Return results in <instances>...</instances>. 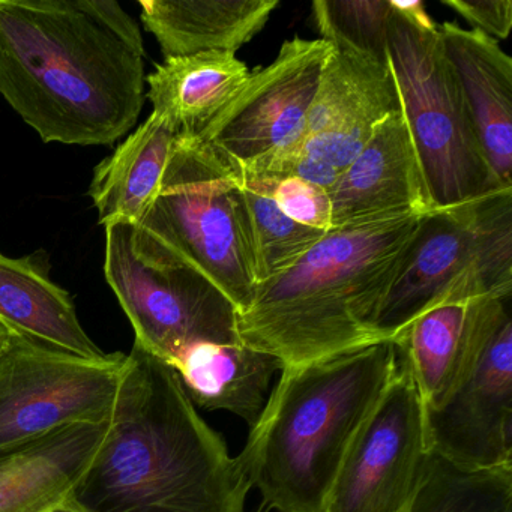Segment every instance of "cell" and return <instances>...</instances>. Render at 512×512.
I'll use <instances>...</instances> for the list:
<instances>
[{
	"label": "cell",
	"instance_id": "cell-17",
	"mask_svg": "<svg viewBox=\"0 0 512 512\" xmlns=\"http://www.w3.org/2000/svg\"><path fill=\"white\" fill-rule=\"evenodd\" d=\"M0 329L77 358L100 361L109 355L86 334L70 293L31 257L0 253Z\"/></svg>",
	"mask_w": 512,
	"mask_h": 512
},
{
	"label": "cell",
	"instance_id": "cell-4",
	"mask_svg": "<svg viewBox=\"0 0 512 512\" xmlns=\"http://www.w3.org/2000/svg\"><path fill=\"white\" fill-rule=\"evenodd\" d=\"M397 365L392 341L283 368L241 454L278 512H322L332 482Z\"/></svg>",
	"mask_w": 512,
	"mask_h": 512
},
{
	"label": "cell",
	"instance_id": "cell-2",
	"mask_svg": "<svg viewBox=\"0 0 512 512\" xmlns=\"http://www.w3.org/2000/svg\"><path fill=\"white\" fill-rule=\"evenodd\" d=\"M250 479L175 368L134 344L73 500L86 512H245Z\"/></svg>",
	"mask_w": 512,
	"mask_h": 512
},
{
	"label": "cell",
	"instance_id": "cell-24",
	"mask_svg": "<svg viewBox=\"0 0 512 512\" xmlns=\"http://www.w3.org/2000/svg\"><path fill=\"white\" fill-rule=\"evenodd\" d=\"M239 194L257 284L289 271L326 235L325 232L296 223L268 197L253 193L241 185Z\"/></svg>",
	"mask_w": 512,
	"mask_h": 512
},
{
	"label": "cell",
	"instance_id": "cell-28",
	"mask_svg": "<svg viewBox=\"0 0 512 512\" xmlns=\"http://www.w3.org/2000/svg\"><path fill=\"white\" fill-rule=\"evenodd\" d=\"M442 4L463 17L473 31L493 40H506L511 34V0H442Z\"/></svg>",
	"mask_w": 512,
	"mask_h": 512
},
{
	"label": "cell",
	"instance_id": "cell-14",
	"mask_svg": "<svg viewBox=\"0 0 512 512\" xmlns=\"http://www.w3.org/2000/svg\"><path fill=\"white\" fill-rule=\"evenodd\" d=\"M332 230L431 211L421 167L400 112L374 131L331 191Z\"/></svg>",
	"mask_w": 512,
	"mask_h": 512
},
{
	"label": "cell",
	"instance_id": "cell-19",
	"mask_svg": "<svg viewBox=\"0 0 512 512\" xmlns=\"http://www.w3.org/2000/svg\"><path fill=\"white\" fill-rule=\"evenodd\" d=\"M179 134L163 116H151L98 164L89 196L104 227L137 226L157 199Z\"/></svg>",
	"mask_w": 512,
	"mask_h": 512
},
{
	"label": "cell",
	"instance_id": "cell-8",
	"mask_svg": "<svg viewBox=\"0 0 512 512\" xmlns=\"http://www.w3.org/2000/svg\"><path fill=\"white\" fill-rule=\"evenodd\" d=\"M511 296L472 302L460 376L437 409L424 410L430 452L460 469L512 464Z\"/></svg>",
	"mask_w": 512,
	"mask_h": 512
},
{
	"label": "cell",
	"instance_id": "cell-5",
	"mask_svg": "<svg viewBox=\"0 0 512 512\" xmlns=\"http://www.w3.org/2000/svg\"><path fill=\"white\" fill-rule=\"evenodd\" d=\"M130 230L140 256L196 272L236 314L251 304L257 281L239 185L211 146L179 137L157 199Z\"/></svg>",
	"mask_w": 512,
	"mask_h": 512
},
{
	"label": "cell",
	"instance_id": "cell-21",
	"mask_svg": "<svg viewBox=\"0 0 512 512\" xmlns=\"http://www.w3.org/2000/svg\"><path fill=\"white\" fill-rule=\"evenodd\" d=\"M248 74L235 53L170 58L146 76V97L152 112L167 119L179 137H196L232 101Z\"/></svg>",
	"mask_w": 512,
	"mask_h": 512
},
{
	"label": "cell",
	"instance_id": "cell-16",
	"mask_svg": "<svg viewBox=\"0 0 512 512\" xmlns=\"http://www.w3.org/2000/svg\"><path fill=\"white\" fill-rule=\"evenodd\" d=\"M109 419L65 425L0 451V512H49L70 500L97 454Z\"/></svg>",
	"mask_w": 512,
	"mask_h": 512
},
{
	"label": "cell",
	"instance_id": "cell-18",
	"mask_svg": "<svg viewBox=\"0 0 512 512\" xmlns=\"http://www.w3.org/2000/svg\"><path fill=\"white\" fill-rule=\"evenodd\" d=\"M143 25L164 58L235 53L263 28L278 0H142Z\"/></svg>",
	"mask_w": 512,
	"mask_h": 512
},
{
	"label": "cell",
	"instance_id": "cell-22",
	"mask_svg": "<svg viewBox=\"0 0 512 512\" xmlns=\"http://www.w3.org/2000/svg\"><path fill=\"white\" fill-rule=\"evenodd\" d=\"M472 302L433 308L392 340L424 410L437 409L460 376L472 332Z\"/></svg>",
	"mask_w": 512,
	"mask_h": 512
},
{
	"label": "cell",
	"instance_id": "cell-11",
	"mask_svg": "<svg viewBox=\"0 0 512 512\" xmlns=\"http://www.w3.org/2000/svg\"><path fill=\"white\" fill-rule=\"evenodd\" d=\"M430 454L424 406L397 355L394 373L356 434L322 512L406 511Z\"/></svg>",
	"mask_w": 512,
	"mask_h": 512
},
{
	"label": "cell",
	"instance_id": "cell-30",
	"mask_svg": "<svg viewBox=\"0 0 512 512\" xmlns=\"http://www.w3.org/2000/svg\"><path fill=\"white\" fill-rule=\"evenodd\" d=\"M8 338H10V335H8L4 329H0V353H2V350L7 346Z\"/></svg>",
	"mask_w": 512,
	"mask_h": 512
},
{
	"label": "cell",
	"instance_id": "cell-23",
	"mask_svg": "<svg viewBox=\"0 0 512 512\" xmlns=\"http://www.w3.org/2000/svg\"><path fill=\"white\" fill-rule=\"evenodd\" d=\"M404 512H512V464L464 470L431 452Z\"/></svg>",
	"mask_w": 512,
	"mask_h": 512
},
{
	"label": "cell",
	"instance_id": "cell-1",
	"mask_svg": "<svg viewBox=\"0 0 512 512\" xmlns=\"http://www.w3.org/2000/svg\"><path fill=\"white\" fill-rule=\"evenodd\" d=\"M145 55L116 0H0V95L44 143L106 146L130 133Z\"/></svg>",
	"mask_w": 512,
	"mask_h": 512
},
{
	"label": "cell",
	"instance_id": "cell-29",
	"mask_svg": "<svg viewBox=\"0 0 512 512\" xmlns=\"http://www.w3.org/2000/svg\"><path fill=\"white\" fill-rule=\"evenodd\" d=\"M49 512H86L85 509L80 508L79 505L73 502V500H67V502L59 505L58 508L52 509Z\"/></svg>",
	"mask_w": 512,
	"mask_h": 512
},
{
	"label": "cell",
	"instance_id": "cell-25",
	"mask_svg": "<svg viewBox=\"0 0 512 512\" xmlns=\"http://www.w3.org/2000/svg\"><path fill=\"white\" fill-rule=\"evenodd\" d=\"M391 0H316L311 19L320 40L380 64H388Z\"/></svg>",
	"mask_w": 512,
	"mask_h": 512
},
{
	"label": "cell",
	"instance_id": "cell-9",
	"mask_svg": "<svg viewBox=\"0 0 512 512\" xmlns=\"http://www.w3.org/2000/svg\"><path fill=\"white\" fill-rule=\"evenodd\" d=\"M104 272L133 326L134 344L170 367L197 344L242 343L229 299L190 269L140 256L128 224L106 227Z\"/></svg>",
	"mask_w": 512,
	"mask_h": 512
},
{
	"label": "cell",
	"instance_id": "cell-6",
	"mask_svg": "<svg viewBox=\"0 0 512 512\" xmlns=\"http://www.w3.org/2000/svg\"><path fill=\"white\" fill-rule=\"evenodd\" d=\"M388 65L431 211L503 187L482 151L437 25L424 4L391 0Z\"/></svg>",
	"mask_w": 512,
	"mask_h": 512
},
{
	"label": "cell",
	"instance_id": "cell-20",
	"mask_svg": "<svg viewBox=\"0 0 512 512\" xmlns=\"http://www.w3.org/2000/svg\"><path fill=\"white\" fill-rule=\"evenodd\" d=\"M173 368L194 406L227 410L253 428L283 365L244 343H206L188 349Z\"/></svg>",
	"mask_w": 512,
	"mask_h": 512
},
{
	"label": "cell",
	"instance_id": "cell-15",
	"mask_svg": "<svg viewBox=\"0 0 512 512\" xmlns=\"http://www.w3.org/2000/svg\"><path fill=\"white\" fill-rule=\"evenodd\" d=\"M481 142L503 187H512V59L493 38L455 23L437 26Z\"/></svg>",
	"mask_w": 512,
	"mask_h": 512
},
{
	"label": "cell",
	"instance_id": "cell-26",
	"mask_svg": "<svg viewBox=\"0 0 512 512\" xmlns=\"http://www.w3.org/2000/svg\"><path fill=\"white\" fill-rule=\"evenodd\" d=\"M233 173L241 187L268 197L284 215L296 223L320 232H331V194L325 188L298 178L244 175L235 170Z\"/></svg>",
	"mask_w": 512,
	"mask_h": 512
},
{
	"label": "cell",
	"instance_id": "cell-27",
	"mask_svg": "<svg viewBox=\"0 0 512 512\" xmlns=\"http://www.w3.org/2000/svg\"><path fill=\"white\" fill-rule=\"evenodd\" d=\"M235 172L253 176H278V178H298L317 187L331 191L337 184L341 170L326 161L314 158L305 151L301 143L268 152L256 160L239 166H230Z\"/></svg>",
	"mask_w": 512,
	"mask_h": 512
},
{
	"label": "cell",
	"instance_id": "cell-10",
	"mask_svg": "<svg viewBox=\"0 0 512 512\" xmlns=\"http://www.w3.org/2000/svg\"><path fill=\"white\" fill-rule=\"evenodd\" d=\"M125 359L91 361L10 335L0 353V451L65 425L106 422Z\"/></svg>",
	"mask_w": 512,
	"mask_h": 512
},
{
	"label": "cell",
	"instance_id": "cell-7",
	"mask_svg": "<svg viewBox=\"0 0 512 512\" xmlns=\"http://www.w3.org/2000/svg\"><path fill=\"white\" fill-rule=\"evenodd\" d=\"M512 295V187L434 209L419 221L380 305L376 329L392 341L446 304Z\"/></svg>",
	"mask_w": 512,
	"mask_h": 512
},
{
	"label": "cell",
	"instance_id": "cell-12",
	"mask_svg": "<svg viewBox=\"0 0 512 512\" xmlns=\"http://www.w3.org/2000/svg\"><path fill=\"white\" fill-rule=\"evenodd\" d=\"M331 52V44L320 38L286 41L268 67L248 74L232 101L194 139L229 166L301 143Z\"/></svg>",
	"mask_w": 512,
	"mask_h": 512
},
{
	"label": "cell",
	"instance_id": "cell-13",
	"mask_svg": "<svg viewBox=\"0 0 512 512\" xmlns=\"http://www.w3.org/2000/svg\"><path fill=\"white\" fill-rule=\"evenodd\" d=\"M397 112L400 100L389 65L332 47L302 146L314 158L343 170L376 128Z\"/></svg>",
	"mask_w": 512,
	"mask_h": 512
},
{
	"label": "cell",
	"instance_id": "cell-3",
	"mask_svg": "<svg viewBox=\"0 0 512 512\" xmlns=\"http://www.w3.org/2000/svg\"><path fill=\"white\" fill-rule=\"evenodd\" d=\"M422 217L326 233L289 271L257 284L247 310L236 314L242 343L290 368L386 341L377 314Z\"/></svg>",
	"mask_w": 512,
	"mask_h": 512
}]
</instances>
